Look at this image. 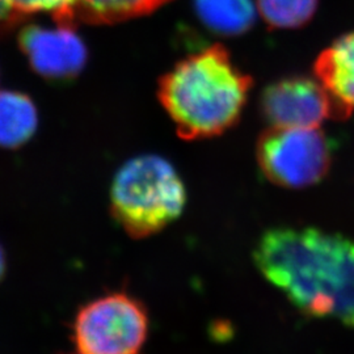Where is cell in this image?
I'll use <instances>...</instances> for the list:
<instances>
[{
	"instance_id": "obj_14",
	"label": "cell",
	"mask_w": 354,
	"mask_h": 354,
	"mask_svg": "<svg viewBox=\"0 0 354 354\" xmlns=\"http://www.w3.org/2000/svg\"><path fill=\"white\" fill-rule=\"evenodd\" d=\"M6 270H7V259H6L4 250H3V247L0 244V282L6 276Z\"/></svg>"
},
{
	"instance_id": "obj_12",
	"label": "cell",
	"mask_w": 354,
	"mask_h": 354,
	"mask_svg": "<svg viewBox=\"0 0 354 354\" xmlns=\"http://www.w3.org/2000/svg\"><path fill=\"white\" fill-rule=\"evenodd\" d=\"M317 3L319 0H257V8L270 28L292 29L313 19Z\"/></svg>"
},
{
	"instance_id": "obj_7",
	"label": "cell",
	"mask_w": 354,
	"mask_h": 354,
	"mask_svg": "<svg viewBox=\"0 0 354 354\" xmlns=\"http://www.w3.org/2000/svg\"><path fill=\"white\" fill-rule=\"evenodd\" d=\"M20 48L39 75L50 80H70L79 75L87 61V50L73 26L57 29L28 26L19 37Z\"/></svg>"
},
{
	"instance_id": "obj_6",
	"label": "cell",
	"mask_w": 354,
	"mask_h": 354,
	"mask_svg": "<svg viewBox=\"0 0 354 354\" xmlns=\"http://www.w3.org/2000/svg\"><path fill=\"white\" fill-rule=\"evenodd\" d=\"M263 113L272 127L317 129L326 120H345L348 115L317 80L295 76L279 80L266 89Z\"/></svg>"
},
{
	"instance_id": "obj_13",
	"label": "cell",
	"mask_w": 354,
	"mask_h": 354,
	"mask_svg": "<svg viewBox=\"0 0 354 354\" xmlns=\"http://www.w3.org/2000/svg\"><path fill=\"white\" fill-rule=\"evenodd\" d=\"M16 16L51 11L59 26H74L76 0H7Z\"/></svg>"
},
{
	"instance_id": "obj_2",
	"label": "cell",
	"mask_w": 354,
	"mask_h": 354,
	"mask_svg": "<svg viewBox=\"0 0 354 354\" xmlns=\"http://www.w3.org/2000/svg\"><path fill=\"white\" fill-rule=\"evenodd\" d=\"M251 87V76L232 64L225 46L215 44L165 74L159 82L158 97L181 140H203L236 124Z\"/></svg>"
},
{
	"instance_id": "obj_11",
	"label": "cell",
	"mask_w": 354,
	"mask_h": 354,
	"mask_svg": "<svg viewBox=\"0 0 354 354\" xmlns=\"http://www.w3.org/2000/svg\"><path fill=\"white\" fill-rule=\"evenodd\" d=\"M171 0H76L75 19L89 24H115L153 12Z\"/></svg>"
},
{
	"instance_id": "obj_1",
	"label": "cell",
	"mask_w": 354,
	"mask_h": 354,
	"mask_svg": "<svg viewBox=\"0 0 354 354\" xmlns=\"http://www.w3.org/2000/svg\"><path fill=\"white\" fill-rule=\"evenodd\" d=\"M253 260L302 314L354 328V241L317 228H270Z\"/></svg>"
},
{
	"instance_id": "obj_9",
	"label": "cell",
	"mask_w": 354,
	"mask_h": 354,
	"mask_svg": "<svg viewBox=\"0 0 354 354\" xmlns=\"http://www.w3.org/2000/svg\"><path fill=\"white\" fill-rule=\"evenodd\" d=\"M194 8L205 26L222 36H239L254 23L252 0H194Z\"/></svg>"
},
{
	"instance_id": "obj_5",
	"label": "cell",
	"mask_w": 354,
	"mask_h": 354,
	"mask_svg": "<svg viewBox=\"0 0 354 354\" xmlns=\"http://www.w3.org/2000/svg\"><path fill=\"white\" fill-rule=\"evenodd\" d=\"M257 163L264 176L286 189H304L327 176L332 152L320 127H272L257 142Z\"/></svg>"
},
{
	"instance_id": "obj_15",
	"label": "cell",
	"mask_w": 354,
	"mask_h": 354,
	"mask_svg": "<svg viewBox=\"0 0 354 354\" xmlns=\"http://www.w3.org/2000/svg\"><path fill=\"white\" fill-rule=\"evenodd\" d=\"M10 15H13V13L11 8H10V6H8V3H7V0H0V19H4Z\"/></svg>"
},
{
	"instance_id": "obj_3",
	"label": "cell",
	"mask_w": 354,
	"mask_h": 354,
	"mask_svg": "<svg viewBox=\"0 0 354 354\" xmlns=\"http://www.w3.org/2000/svg\"><path fill=\"white\" fill-rule=\"evenodd\" d=\"M185 205V185L174 165L162 156H137L114 176L111 213L133 239L163 231L183 214Z\"/></svg>"
},
{
	"instance_id": "obj_8",
	"label": "cell",
	"mask_w": 354,
	"mask_h": 354,
	"mask_svg": "<svg viewBox=\"0 0 354 354\" xmlns=\"http://www.w3.org/2000/svg\"><path fill=\"white\" fill-rule=\"evenodd\" d=\"M317 80L348 117L354 111V32L337 38L314 64Z\"/></svg>"
},
{
	"instance_id": "obj_10",
	"label": "cell",
	"mask_w": 354,
	"mask_h": 354,
	"mask_svg": "<svg viewBox=\"0 0 354 354\" xmlns=\"http://www.w3.org/2000/svg\"><path fill=\"white\" fill-rule=\"evenodd\" d=\"M37 112L21 93L0 92V146L16 149L35 134Z\"/></svg>"
},
{
	"instance_id": "obj_4",
	"label": "cell",
	"mask_w": 354,
	"mask_h": 354,
	"mask_svg": "<svg viewBox=\"0 0 354 354\" xmlns=\"http://www.w3.org/2000/svg\"><path fill=\"white\" fill-rule=\"evenodd\" d=\"M149 330L145 304L117 291L80 307L73 324V339L80 354H140Z\"/></svg>"
}]
</instances>
